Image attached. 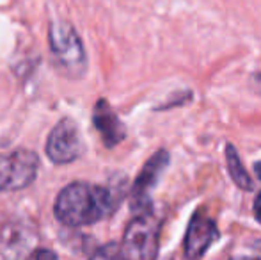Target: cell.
<instances>
[{"label": "cell", "instance_id": "cell-1", "mask_svg": "<svg viewBox=\"0 0 261 260\" xmlns=\"http://www.w3.org/2000/svg\"><path fill=\"white\" fill-rule=\"evenodd\" d=\"M116 208L112 191L87 182L69 184L59 193L55 201V216L62 225L86 226L101 221Z\"/></svg>", "mask_w": 261, "mask_h": 260}, {"label": "cell", "instance_id": "cell-2", "mask_svg": "<svg viewBox=\"0 0 261 260\" xmlns=\"http://www.w3.org/2000/svg\"><path fill=\"white\" fill-rule=\"evenodd\" d=\"M160 244V223L149 212L137 214L126 226L121 250L126 260H156Z\"/></svg>", "mask_w": 261, "mask_h": 260}, {"label": "cell", "instance_id": "cell-3", "mask_svg": "<svg viewBox=\"0 0 261 260\" xmlns=\"http://www.w3.org/2000/svg\"><path fill=\"white\" fill-rule=\"evenodd\" d=\"M50 50L59 68L71 77H80L86 72V49L75 27L66 21H55L50 27Z\"/></svg>", "mask_w": 261, "mask_h": 260}, {"label": "cell", "instance_id": "cell-4", "mask_svg": "<svg viewBox=\"0 0 261 260\" xmlns=\"http://www.w3.org/2000/svg\"><path fill=\"white\" fill-rule=\"evenodd\" d=\"M38 166V157L29 150L0 153V191H18L31 185Z\"/></svg>", "mask_w": 261, "mask_h": 260}, {"label": "cell", "instance_id": "cell-5", "mask_svg": "<svg viewBox=\"0 0 261 260\" xmlns=\"http://www.w3.org/2000/svg\"><path fill=\"white\" fill-rule=\"evenodd\" d=\"M82 152V141H80L76 125L71 120H62L54 127L52 134L46 143V155L55 164L73 162Z\"/></svg>", "mask_w": 261, "mask_h": 260}, {"label": "cell", "instance_id": "cell-6", "mask_svg": "<svg viewBox=\"0 0 261 260\" xmlns=\"http://www.w3.org/2000/svg\"><path fill=\"white\" fill-rule=\"evenodd\" d=\"M167 164H169V153L160 150L142 168V171L139 173L137 180L134 184V189H132V205H134L135 212L142 214V212L151 210L149 208V193L155 187L158 177L167 168Z\"/></svg>", "mask_w": 261, "mask_h": 260}, {"label": "cell", "instance_id": "cell-7", "mask_svg": "<svg viewBox=\"0 0 261 260\" xmlns=\"http://www.w3.org/2000/svg\"><path fill=\"white\" fill-rule=\"evenodd\" d=\"M217 225L206 216L196 214L190 219L185 235V257L187 260H199L206 253L210 244L217 239Z\"/></svg>", "mask_w": 261, "mask_h": 260}, {"label": "cell", "instance_id": "cell-8", "mask_svg": "<svg viewBox=\"0 0 261 260\" xmlns=\"http://www.w3.org/2000/svg\"><path fill=\"white\" fill-rule=\"evenodd\" d=\"M93 123L98 129V132L101 134V139L109 148L119 145L124 139V127L119 122L117 114L112 111L109 104L105 100H100L94 105V112H93Z\"/></svg>", "mask_w": 261, "mask_h": 260}, {"label": "cell", "instance_id": "cell-9", "mask_svg": "<svg viewBox=\"0 0 261 260\" xmlns=\"http://www.w3.org/2000/svg\"><path fill=\"white\" fill-rule=\"evenodd\" d=\"M226 160H227V170H229V175L233 178V182L244 191H251L254 185H252V180L249 177V173L245 171V168L242 166V160L238 157L237 150H234L233 145H227L226 148Z\"/></svg>", "mask_w": 261, "mask_h": 260}, {"label": "cell", "instance_id": "cell-10", "mask_svg": "<svg viewBox=\"0 0 261 260\" xmlns=\"http://www.w3.org/2000/svg\"><path fill=\"white\" fill-rule=\"evenodd\" d=\"M91 260H126L123 255V250L117 244H105V246L98 248L93 253Z\"/></svg>", "mask_w": 261, "mask_h": 260}, {"label": "cell", "instance_id": "cell-11", "mask_svg": "<svg viewBox=\"0 0 261 260\" xmlns=\"http://www.w3.org/2000/svg\"><path fill=\"white\" fill-rule=\"evenodd\" d=\"M31 260H57V255L50 250H38L31 257Z\"/></svg>", "mask_w": 261, "mask_h": 260}, {"label": "cell", "instance_id": "cell-12", "mask_svg": "<svg viewBox=\"0 0 261 260\" xmlns=\"http://www.w3.org/2000/svg\"><path fill=\"white\" fill-rule=\"evenodd\" d=\"M252 210H254V218L261 223V193H259L258 196H256L254 207H252Z\"/></svg>", "mask_w": 261, "mask_h": 260}, {"label": "cell", "instance_id": "cell-13", "mask_svg": "<svg viewBox=\"0 0 261 260\" xmlns=\"http://www.w3.org/2000/svg\"><path fill=\"white\" fill-rule=\"evenodd\" d=\"M254 171H256V175H258V177L261 178V162L256 164V166H254Z\"/></svg>", "mask_w": 261, "mask_h": 260}, {"label": "cell", "instance_id": "cell-14", "mask_svg": "<svg viewBox=\"0 0 261 260\" xmlns=\"http://www.w3.org/2000/svg\"><path fill=\"white\" fill-rule=\"evenodd\" d=\"M256 251H258V260H261V241L256 244Z\"/></svg>", "mask_w": 261, "mask_h": 260}, {"label": "cell", "instance_id": "cell-15", "mask_svg": "<svg viewBox=\"0 0 261 260\" xmlns=\"http://www.w3.org/2000/svg\"><path fill=\"white\" fill-rule=\"evenodd\" d=\"M231 260H258V258H247V257H237V258H231Z\"/></svg>", "mask_w": 261, "mask_h": 260}, {"label": "cell", "instance_id": "cell-16", "mask_svg": "<svg viewBox=\"0 0 261 260\" xmlns=\"http://www.w3.org/2000/svg\"><path fill=\"white\" fill-rule=\"evenodd\" d=\"M256 79H258V82H261V73L259 75H256Z\"/></svg>", "mask_w": 261, "mask_h": 260}]
</instances>
